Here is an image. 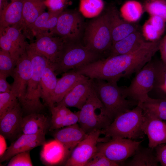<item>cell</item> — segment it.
<instances>
[{"label": "cell", "mask_w": 166, "mask_h": 166, "mask_svg": "<svg viewBox=\"0 0 166 166\" xmlns=\"http://www.w3.org/2000/svg\"><path fill=\"white\" fill-rule=\"evenodd\" d=\"M160 40L147 41L136 49L126 54L109 56L101 64V69L109 81L117 82L136 73L152 59L159 51Z\"/></svg>", "instance_id": "obj_1"}, {"label": "cell", "mask_w": 166, "mask_h": 166, "mask_svg": "<svg viewBox=\"0 0 166 166\" xmlns=\"http://www.w3.org/2000/svg\"><path fill=\"white\" fill-rule=\"evenodd\" d=\"M93 86L102 103L105 112L113 121L120 114L128 111L138 105V103L128 98L123 86L117 82L92 79Z\"/></svg>", "instance_id": "obj_2"}, {"label": "cell", "mask_w": 166, "mask_h": 166, "mask_svg": "<svg viewBox=\"0 0 166 166\" xmlns=\"http://www.w3.org/2000/svg\"><path fill=\"white\" fill-rule=\"evenodd\" d=\"M144 117L141 108L137 105L117 117L102 134L110 138H121L136 139L142 138Z\"/></svg>", "instance_id": "obj_3"}, {"label": "cell", "mask_w": 166, "mask_h": 166, "mask_svg": "<svg viewBox=\"0 0 166 166\" xmlns=\"http://www.w3.org/2000/svg\"><path fill=\"white\" fill-rule=\"evenodd\" d=\"M26 51L31 62L33 72L28 82L25 100L21 107L22 111L28 114L39 113L44 108L40 101L41 80L43 70L49 62L44 56L32 49L29 44Z\"/></svg>", "instance_id": "obj_4"}, {"label": "cell", "mask_w": 166, "mask_h": 166, "mask_svg": "<svg viewBox=\"0 0 166 166\" xmlns=\"http://www.w3.org/2000/svg\"><path fill=\"white\" fill-rule=\"evenodd\" d=\"M102 58L101 54L79 43L65 41L58 59L51 65L57 75Z\"/></svg>", "instance_id": "obj_5"}, {"label": "cell", "mask_w": 166, "mask_h": 166, "mask_svg": "<svg viewBox=\"0 0 166 166\" xmlns=\"http://www.w3.org/2000/svg\"><path fill=\"white\" fill-rule=\"evenodd\" d=\"M84 41L85 46L100 54L110 50L112 42L108 9L89 22L85 30Z\"/></svg>", "instance_id": "obj_6"}, {"label": "cell", "mask_w": 166, "mask_h": 166, "mask_svg": "<svg viewBox=\"0 0 166 166\" xmlns=\"http://www.w3.org/2000/svg\"><path fill=\"white\" fill-rule=\"evenodd\" d=\"M78 112V123L87 134L96 130H103L112 122L106 114L93 86L85 103Z\"/></svg>", "instance_id": "obj_7"}, {"label": "cell", "mask_w": 166, "mask_h": 166, "mask_svg": "<svg viewBox=\"0 0 166 166\" xmlns=\"http://www.w3.org/2000/svg\"><path fill=\"white\" fill-rule=\"evenodd\" d=\"M155 77V70L152 59L136 73L127 87L123 86L124 93L128 99L139 104L149 97L153 89Z\"/></svg>", "instance_id": "obj_8"}, {"label": "cell", "mask_w": 166, "mask_h": 166, "mask_svg": "<svg viewBox=\"0 0 166 166\" xmlns=\"http://www.w3.org/2000/svg\"><path fill=\"white\" fill-rule=\"evenodd\" d=\"M142 141L125 138H111L106 141H99L97 151L111 160L120 164V163L134 155Z\"/></svg>", "instance_id": "obj_9"}, {"label": "cell", "mask_w": 166, "mask_h": 166, "mask_svg": "<svg viewBox=\"0 0 166 166\" xmlns=\"http://www.w3.org/2000/svg\"><path fill=\"white\" fill-rule=\"evenodd\" d=\"M84 24L83 18L78 12L62 11L56 27L49 33L66 41L76 42L81 35Z\"/></svg>", "instance_id": "obj_10"}, {"label": "cell", "mask_w": 166, "mask_h": 166, "mask_svg": "<svg viewBox=\"0 0 166 166\" xmlns=\"http://www.w3.org/2000/svg\"><path fill=\"white\" fill-rule=\"evenodd\" d=\"M102 130H97L88 133L75 147L65 163L66 166H85L97 151Z\"/></svg>", "instance_id": "obj_11"}, {"label": "cell", "mask_w": 166, "mask_h": 166, "mask_svg": "<svg viewBox=\"0 0 166 166\" xmlns=\"http://www.w3.org/2000/svg\"><path fill=\"white\" fill-rule=\"evenodd\" d=\"M1 49L8 52L16 63L20 57L26 52L28 44L22 30L16 26L0 28Z\"/></svg>", "instance_id": "obj_12"}, {"label": "cell", "mask_w": 166, "mask_h": 166, "mask_svg": "<svg viewBox=\"0 0 166 166\" xmlns=\"http://www.w3.org/2000/svg\"><path fill=\"white\" fill-rule=\"evenodd\" d=\"M33 72L31 62L26 51L18 60L11 76L14 81L11 91L17 97L21 106L24 102L28 84Z\"/></svg>", "instance_id": "obj_13"}, {"label": "cell", "mask_w": 166, "mask_h": 166, "mask_svg": "<svg viewBox=\"0 0 166 166\" xmlns=\"http://www.w3.org/2000/svg\"><path fill=\"white\" fill-rule=\"evenodd\" d=\"M35 37V40L29 44V46L44 56L51 65L55 64L61 53L65 41L49 32L42 33Z\"/></svg>", "instance_id": "obj_14"}, {"label": "cell", "mask_w": 166, "mask_h": 166, "mask_svg": "<svg viewBox=\"0 0 166 166\" xmlns=\"http://www.w3.org/2000/svg\"><path fill=\"white\" fill-rule=\"evenodd\" d=\"M22 111L19 102L14 108L0 117V134L5 139L13 140L21 135Z\"/></svg>", "instance_id": "obj_15"}, {"label": "cell", "mask_w": 166, "mask_h": 166, "mask_svg": "<svg viewBox=\"0 0 166 166\" xmlns=\"http://www.w3.org/2000/svg\"><path fill=\"white\" fill-rule=\"evenodd\" d=\"M45 135L22 133L7 148L0 157V162L8 160L18 153L30 151L37 147L42 146L46 142Z\"/></svg>", "instance_id": "obj_16"}, {"label": "cell", "mask_w": 166, "mask_h": 166, "mask_svg": "<svg viewBox=\"0 0 166 166\" xmlns=\"http://www.w3.org/2000/svg\"><path fill=\"white\" fill-rule=\"evenodd\" d=\"M143 114V130L148 138V147L154 149L159 145L166 143V121L150 115Z\"/></svg>", "instance_id": "obj_17"}, {"label": "cell", "mask_w": 166, "mask_h": 166, "mask_svg": "<svg viewBox=\"0 0 166 166\" xmlns=\"http://www.w3.org/2000/svg\"><path fill=\"white\" fill-rule=\"evenodd\" d=\"M70 154L62 143L54 139L46 142L42 145L40 152V159L46 165H55L65 162Z\"/></svg>", "instance_id": "obj_18"}, {"label": "cell", "mask_w": 166, "mask_h": 166, "mask_svg": "<svg viewBox=\"0 0 166 166\" xmlns=\"http://www.w3.org/2000/svg\"><path fill=\"white\" fill-rule=\"evenodd\" d=\"M93 88L92 79L82 81L77 84L60 102L55 105H64L80 110L85 103Z\"/></svg>", "instance_id": "obj_19"}, {"label": "cell", "mask_w": 166, "mask_h": 166, "mask_svg": "<svg viewBox=\"0 0 166 166\" xmlns=\"http://www.w3.org/2000/svg\"><path fill=\"white\" fill-rule=\"evenodd\" d=\"M111 22L112 44L132 33L140 30V26L136 23L124 20L114 6L108 8Z\"/></svg>", "instance_id": "obj_20"}, {"label": "cell", "mask_w": 166, "mask_h": 166, "mask_svg": "<svg viewBox=\"0 0 166 166\" xmlns=\"http://www.w3.org/2000/svg\"><path fill=\"white\" fill-rule=\"evenodd\" d=\"M89 78L77 73L74 69L63 73L61 77L57 79L53 98V105H55L60 102L78 83Z\"/></svg>", "instance_id": "obj_21"}, {"label": "cell", "mask_w": 166, "mask_h": 166, "mask_svg": "<svg viewBox=\"0 0 166 166\" xmlns=\"http://www.w3.org/2000/svg\"><path fill=\"white\" fill-rule=\"evenodd\" d=\"M55 130L53 134L54 139L62 143L70 154L75 147L88 134L78 123Z\"/></svg>", "instance_id": "obj_22"}, {"label": "cell", "mask_w": 166, "mask_h": 166, "mask_svg": "<svg viewBox=\"0 0 166 166\" xmlns=\"http://www.w3.org/2000/svg\"><path fill=\"white\" fill-rule=\"evenodd\" d=\"M45 0H24L22 10V31L30 36V28L38 18L45 12Z\"/></svg>", "instance_id": "obj_23"}, {"label": "cell", "mask_w": 166, "mask_h": 166, "mask_svg": "<svg viewBox=\"0 0 166 166\" xmlns=\"http://www.w3.org/2000/svg\"><path fill=\"white\" fill-rule=\"evenodd\" d=\"M24 1H12L0 12V28L16 26L22 30Z\"/></svg>", "instance_id": "obj_24"}, {"label": "cell", "mask_w": 166, "mask_h": 166, "mask_svg": "<svg viewBox=\"0 0 166 166\" xmlns=\"http://www.w3.org/2000/svg\"><path fill=\"white\" fill-rule=\"evenodd\" d=\"M57 76L49 62L42 74L41 98L50 109L55 106L53 102V98L58 79Z\"/></svg>", "instance_id": "obj_25"}, {"label": "cell", "mask_w": 166, "mask_h": 166, "mask_svg": "<svg viewBox=\"0 0 166 166\" xmlns=\"http://www.w3.org/2000/svg\"><path fill=\"white\" fill-rule=\"evenodd\" d=\"M48 117L42 114L33 113L23 117L22 131L26 134H45L50 128Z\"/></svg>", "instance_id": "obj_26"}, {"label": "cell", "mask_w": 166, "mask_h": 166, "mask_svg": "<svg viewBox=\"0 0 166 166\" xmlns=\"http://www.w3.org/2000/svg\"><path fill=\"white\" fill-rule=\"evenodd\" d=\"M147 41L140 30L136 31L113 44L109 50V56L129 53L139 48Z\"/></svg>", "instance_id": "obj_27"}, {"label": "cell", "mask_w": 166, "mask_h": 166, "mask_svg": "<svg viewBox=\"0 0 166 166\" xmlns=\"http://www.w3.org/2000/svg\"><path fill=\"white\" fill-rule=\"evenodd\" d=\"M63 11L49 10L41 14L31 26L30 35L36 36L38 34L50 32L56 27L59 16Z\"/></svg>", "instance_id": "obj_28"}, {"label": "cell", "mask_w": 166, "mask_h": 166, "mask_svg": "<svg viewBox=\"0 0 166 166\" xmlns=\"http://www.w3.org/2000/svg\"><path fill=\"white\" fill-rule=\"evenodd\" d=\"M153 149L144 148L140 146L131 160L127 163L128 166H157L159 162Z\"/></svg>", "instance_id": "obj_29"}, {"label": "cell", "mask_w": 166, "mask_h": 166, "mask_svg": "<svg viewBox=\"0 0 166 166\" xmlns=\"http://www.w3.org/2000/svg\"><path fill=\"white\" fill-rule=\"evenodd\" d=\"M137 105L144 113L166 121V98H154L149 96Z\"/></svg>", "instance_id": "obj_30"}, {"label": "cell", "mask_w": 166, "mask_h": 166, "mask_svg": "<svg viewBox=\"0 0 166 166\" xmlns=\"http://www.w3.org/2000/svg\"><path fill=\"white\" fill-rule=\"evenodd\" d=\"M144 11L142 4L138 1L130 0L125 2L120 9V15L124 20L136 23L139 20Z\"/></svg>", "instance_id": "obj_31"}, {"label": "cell", "mask_w": 166, "mask_h": 166, "mask_svg": "<svg viewBox=\"0 0 166 166\" xmlns=\"http://www.w3.org/2000/svg\"><path fill=\"white\" fill-rule=\"evenodd\" d=\"M104 7L102 0H81L79 10L84 17L91 18L98 16Z\"/></svg>", "instance_id": "obj_32"}, {"label": "cell", "mask_w": 166, "mask_h": 166, "mask_svg": "<svg viewBox=\"0 0 166 166\" xmlns=\"http://www.w3.org/2000/svg\"><path fill=\"white\" fill-rule=\"evenodd\" d=\"M143 7L150 16H159L166 22V0H146Z\"/></svg>", "instance_id": "obj_33"}, {"label": "cell", "mask_w": 166, "mask_h": 166, "mask_svg": "<svg viewBox=\"0 0 166 166\" xmlns=\"http://www.w3.org/2000/svg\"><path fill=\"white\" fill-rule=\"evenodd\" d=\"M78 112L64 116H52L50 129L57 130L78 123Z\"/></svg>", "instance_id": "obj_34"}, {"label": "cell", "mask_w": 166, "mask_h": 166, "mask_svg": "<svg viewBox=\"0 0 166 166\" xmlns=\"http://www.w3.org/2000/svg\"><path fill=\"white\" fill-rule=\"evenodd\" d=\"M19 103L11 91L0 93V117L15 107Z\"/></svg>", "instance_id": "obj_35"}, {"label": "cell", "mask_w": 166, "mask_h": 166, "mask_svg": "<svg viewBox=\"0 0 166 166\" xmlns=\"http://www.w3.org/2000/svg\"><path fill=\"white\" fill-rule=\"evenodd\" d=\"M16 65L9 53L0 49V73L12 76Z\"/></svg>", "instance_id": "obj_36"}, {"label": "cell", "mask_w": 166, "mask_h": 166, "mask_svg": "<svg viewBox=\"0 0 166 166\" xmlns=\"http://www.w3.org/2000/svg\"><path fill=\"white\" fill-rule=\"evenodd\" d=\"M120 164L113 161L102 153L97 151L90 159L85 166H117Z\"/></svg>", "instance_id": "obj_37"}, {"label": "cell", "mask_w": 166, "mask_h": 166, "mask_svg": "<svg viewBox=\"0 0 166 166\" xmlns=\"http://www.w3.org/2000/svg\"><path fill=\"white\" fill-rule=\"evenodd\" d=\"M142 33L146 41L152 42L160 40L163 34L148 21L142 26Z\"/></svg>", "instance_id": "obj_38"}, {"label": "cell", "mask_w": 166, "mask_h": 166, "mask_svg": "<svg viewBox=\"0 0 166 166\" xmlns=\"http://www.w3.org/2000/svg\"><path fill=\"white\" fill-rule=\"evenodd\" d=\"M30 151L18 153L12 157L7 164L8 166H32L30 154Z\"/></svg>", "instance_id": "obj_39"}, {"label": "cell", "mask_w": 166, "mask_h": 166, "mask_svg": "<svg viewBox=\"0 0 166 166\" xmlns=\"http://www.w3.org/2000/svg\"><path fill=\"white\" fill-rule=\"evenodd\" d=\"M162 34L165 29L166 22L162 18L157 16H150L147 20Z\"/></svg>", "instance_id": "obj_40"}, {"label": "cell", "mask_w": 166, "mask_h": 166, "mask_svg": "<svg viewBox=\"0 0 166 166\" xmlns=\"http://www.w3.org/2000/svg\"><path fill=\"white\" fill-rule=\"evenodd\" d=\"M67 107L64 105H55L50 109L52 116H64L70 114L72 112Z\"/></svg>", "instance_id": "obj_41"}, {"label": "cell", "mask_w": 166, "mask_h": 166, "mask_svg": "<svg viewBox=\"0 0 166 166\" xmlns=\"http://www.w3.org/2000/svg\"><path fill=\"white\" fill-rule=\"evenodd\" d=\"M65 0H45L46 7L49 10L56 11L63 10Z\"/></svg>", "instance_id": "obj_42"}, {"label": "cell", "mask_w": 166, "mask_h": 166, "mask_svg": "<svg viewBox=\"0 0 166 166\" xmlns=\"http://www.w3.org/2000/svg\"><path fill=\"white\" fill-rule=\"evenodd\" d=\"M154 149L159 162L161 166H166V144L163 145H159Z\"/></svg>", "instance_id": "obj_43"}, {"label": "cell", "mask_w": 166, "mask_h": 166, "mask_svg": "<svg viewBox=\"0 0 166 166\" xmlns=\"http://www.w3.org/2000/svg\"><path fill=\"white\" fill-rule=\"evenodd\" d=\"M7 77V75L0 73V93L11 91V85L6 79Z\"/></svg>", "instance_id": "obj_44"}, {"label": "cell", "mask_w": 166, "mask_h": 166, "mask_svg": "<svg viewBox=\"0 0 166 166\" xmlns=\"http://www.w3.org/2000/svg\"><path fill=\"white\" fill-rule=\"evenodd\" d=\"M159 50L160 52L161 61L166 64V34L160 40Z\"/></svg>", "instance_id": "obj_45"}, {"label": "cell", "mask_w": 166, "mask_h": 166, "mask_svg": "<svg viewBox=\"0 0 166 166\" xmlns=\"http://www.w3.org/2000/svg\"><path fill=\"white\" fill-rule=\"evenodd\" d=\"M5 139L3 136L0 134V157L3 154L7 149Z\"/></svg>", "instance_id": "obj_46"}, {"label": "cell", "mask_w": 166, "mask_h": 166, "mask_svg": "<svg viewBox=\"0 0 166 166\" xmlns=\"http://www.w3.org/2000/svg\"><path fill=\"white\" fill-rule=\"evenodd\" d=\"M8 4L7 0H0V12L6 7Z\"/></svg>", "instance_id": "obj_47"}, {"label": "cell", "mask_w": 166, "mask_h": 166, "mask_svg": "<svg viewBox=\"0 0 166 166\" xmlns=\"http://www.w3.org/2000/svg\"><path fill=\"white\" fill-rule=\"evenodd\" d=\"M11 1H14V0H10Z\"/></svg>", "instance_id": "obj_48"}, {"label": "cell", "mask_w": 166, "mask_h": 166, "mask_svg": "<svg viewBox=\"0 0 166 166\" xmlns=\"http://www.w3.org/2000/svg\"></svg>", "instance_id": "obj_49"}]
</instances>
